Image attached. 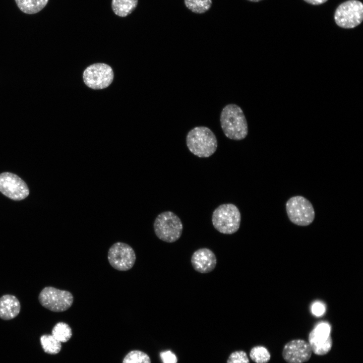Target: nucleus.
Segmentation results:
<instances>
[{
	"mask_svg": "<svg viewBox=\"0 0 363 363\" xmlns=\"http://www.w3.org/2000/svg\"><path fill=\"white\" fill-rule=\"evenodd\" d=\"M334 20L340 27L353 28L363 20V4L358 0H348L340 4L334 13Z\"/></svg>",
	"mask_w": 363,
	"mask_h": 363,
	"instance_id": "6",
	"label": "nucleus"
},
{
	"mask_svg": "<svg viewBox=\"0 0 363 363\" xmlns=\"http://www.w3.org/2000/svg\"><path fill=\"white\" fill-rule=\"evenodd\" d=\"M18 8L27 14H34L41 11L48 0H15Z\"/></svg>",
	"mask_w": 363,
	"mask_h": 363,
	"instance_id": "16",
	"label": "nucleus"
},
{
	"mask_svg": "<svg viewBox=\"0 0 363 363\" xmlns=\"http://www.w3.org/2000/svg\"><path fill=\"white\" fill-rule=\"evenodd\" d=\"M107 259L113 268L126 271L132 268L136 256L134 250L130 245L123 242H116L109 249Z\"/></svg>",
	"mask_w": 363,
	"mask_h": 363,
	"instance_id": "8",
	"label": "nucleus"
},
{
	"mask_svg": "<svg viewBox=\"0 0 363 363\" xmlns=\"http://www.w3.org/2000/svg\"><path fill=\"white\" fill-rule=\"evenodd\" d=\"M250 356L252 360L256 363H267L271 358L268 349L262 346L254 347L250 351Z\"/></svg>",
	"mask_w": 363,
	"mask_h": 363,
	"instance_id": "20",
	"label": "nucleus"
},
{
	"mask_svg": "<svg viewBox=\"0 0 363 363\" xmlns=\"http://www.w3.org/2000/svg\"><path fill=\"white\" fill-rule=\"evenodd\" d=\"M153 228L159 239L172 243L180 237L183 225L177 215L172 211H167L160 213L156 217L153 223Z\"/></svg>",
	"mask_w": 363,
	"mask_h": 363,
	"instance_id": "4",
	"label": "nucleus"
},
{
	"mask_svg": "<svg viewBox=\"0 0 363 363\" xmlns=\"http://www.w3.org/2000/svg\"><path fill=\"white\" fill-rule=\"evenodd\" d=\"M138 3V0H112L111 8L116 15L125 17L133 12Z\"/></svg>",
	"mask_w": 363,
	"mask_h": 363,
	"instance_id": "15",
	"label": "nucleus"
},
{
	"mask_svg": "<svg viewBox=\"0 0 363 363\" xmlns=\"http://www.w3.org/2000/svg\"><path fill=\"white\" fill-rule=\"evenodd\" d=\"M160 357L163 363H177V361L176 355L170 350L161 352Z\"/></svg>",
	"mask_w": 363,
	"mask_h": 363,
	"instance_id": "23",
	"label": "nucleus"
},
{
	"mask_svg": "<svg viewBox=\"0 0 363 363\" xmlns=\"http://www.w3.org/2000/svg\"><path fill=\"white\" fill-rule=\"evenodd\" d=\"M21 310L18 299L14 295L5 294L0 297V318L10 320L16 317Z\"/></svg>",
	"mask_w": 363,
	"mask_h": 363,
	"instance_id": "14",
	"label": "nucleus"
},
{
	"mask_svg": "<svg viewBox=\"0 0 363 363\" xmlns=\"http://www.w3.org/2000/svg\"><path fill=\"white\" fill-rule=\"evenodd\" d=\"M247 1H248L249 2H251L257 3V2L261 1L262 0H247Z\"/></svg>",
	"mask_w": 363,
	"mask_h": 363,
	"instance_id": "26",
	"label": "nucleus"
},
{
	"mask_svg": "<svg viewBox=\"0 0 363 363\" xmlns=\"http://www.w3.org/2000/svg\"><path fill=\"white\" fill-rule=\"evenodd\" d=\"M325 311L324 305L320 302L314 303L312 307V312L316 316L322 315Z\"/></svg>",
	"mask_w": 363,
	"mask_h": 363,
	"instance_id": "24",
	"label": "nucleus"
},
{
	"mask_svg": "<svg viewBox=\"0 0 363 363\" xmlns=\"http://www.w3.org/2000/svg\"><path fill=\"white\" fill-rule=\"evenodd\" d=\"M51 332V335L60 343L67 342L72 336V329L69 325L62 322L56 323Z\"/></svg>",
	"mask_w": 363,
	"mask_h": 363,
	"instance_id": "19",
	"label": "nucleus"
},
{
	"mask_svg": "<svg viewBox=\"0 0 363 363\" xmlns=\"http://www.w3.org/2000/svg\"><path fill=\"white\" fill-rule=\"evenodd\" d=\"M40 343L44 351L50 354H56L61 350V343L52 335L43 334L40 338Z\"/></svg>",
	"mask_w": 363,
	"mask_h": 363,
	"instance_id": "17",
	"label": "nucleus"
},
{
	"mask_svg": "<svg viewBox=\"0 0 363 363\" xmlns=\"http://www.w3.org/2000/svg\"><path fill=\"white\" fill-rule=\"evenodd\" d=\"M187 146L194 155L201 158L209 157L217 148V140L213 131L205 126L191 129L186 137Z\"/></svg>",
	"mask_w": 363,
	"mask_h": 363,
	"instance_id": "2",
	"label": "nucleus"
},
{
	"mask_svg": "<svg viewBox=\"0 0 363 363\" xmlns=\"http://www.w3.org/2000/svg\"><path fill=\"white\" fill-rule=\"evenodd\" d=\"M220 122L224 134L228 139L241 140L248 135L246 118L241 108L235 104H228L222 108Z\"/></svg>",
	"mask_w": 363,
	"mask_h": 363,
	"instance_id": "1",
	"label": "nucleus"
},
{
	"mask_svg": "<svg viewBox=\"0 0 363 363\" xmlns=\"http://www.w3.org/2000/svg\"><path fill=\"white\" fill-rule=\"evenodd\" d=\"M330 333L331 326L327 322H321L314 328L309 335V343L312 352L323 355L331 350L333 343Z\"/></svg>",
	"mask_w": 363,
	"mask_h": 363,
	"instance_id": "11",
	"label": "nucleus"
},
{
	"mask_svg": "<svg viewBox=\"0 0 363 363\" xmlns=\"http://www.w3.org/2000/svg\"><path fill=\"white\" fill-rule=\"evenodd\" d=\"M38 299L44 308L52 312H62L72 306L74 297L72 293L68 290L47 286L40 292Z\"/></svg>",
	"mask_w": 363,
	"mask_h": 363,
	"instance_id": "7",
	"label": "nucleus"
},
{
	"mask_svg": "<svg viewBox=\"0 0 363 363\" xmlns=\"http://www.w3.org/2000/svg\"><path fill=\"white\" fill-rule=\"evenodd\" d=\"M312 353L309 342L302 339H295L284 345L282 356L287 363H304L310 359Z\"/></svg>",
	"mask_w": 363,
	"mask_h": 363,
	"instance_id": "12",
	"label": "nucleus"
},
{
	"mask_svg": "<svg viewBox=\"0 0 363 363\" xmlns=\"http://www.w3.org/2000/svg\"><path fill=\"white\" fill-rule=\"evenodd\" d=\"M0 192L15 201L22 200L29 194L26 183L17 175L8 172L0 173Z\"/></svg>",
	"mask_w": 363,
	"mask_h": 363,
	"instance_id": "10",
	"label": "nucleus"
},
{
	"mask_svg": "<svg viewBox=\"0 0 363 363\" xmlns=\"http://www.w3.org/2000/svg\"><path fill=\"white\" fill-rule=\"evenodd\" d=\"M123 363H151L149 356L140 350H132L124 357Z\"/></svg>",
	"mask_w": 363,
	"mask_h": 363,
	"instance_id": "21",
	"label": "nucleus"
},
{
	"mask_svg": "<svg viewBox=\"0 0 363 363\" xmlns=\"http://www.w3.org/2000/svg\"><path fill=\"white\" fill-rule=\"evenodd\" d=\"M186 8L197 14H203L211 8L212 0H184Z\"/></svg>",
	"mask_w": 363,
	"mask_h": 363,
	"instance_id": "18",
	"label": "nucleus"
},
{
	"mask_svg": "<svg viewBox=\"0 0 363 363\" xmlns=\"http://www.w3.org/2000/svg\"><path fill=\"white\" fill-rule=\"evenodd\" d=\"M306 3L312 5H319L326 3L328 0H304Z\"/></svg>",
	"mask_w": 363,
	"mask_h": 363,
	"instance_id": "25",
	"label": "nucleus"
},
{
	"mask_svg": "<svg viewBox=\"0 0 363 363\" xmlns=\"http://www.w3.org/2000/svg\"><path fill=\"white\" fill-rule=\"evenodd\" d=\"M285 208L289 219L295 225L308 226L315 219V211L312 204L302 196L290 198L286 203Z\"/></svg>",
	"mask_w": 363,
	"mask_h": 363,
	"instance_id": "5",
	"label": "nucleus"
},
{
	"mask_svg": "<svg viewBox=\"0 0 363 363\" xmlns=\"http://www.w3.org/2000/svg\"><path fill=\"white\" fill-rule=\"evenodd\" d=\"M113 73L108 65L98 63L89 66L83 73L85 84L93 89H101L107 87L112 82Z\"/></svg>",
	"mask_w": 363,
	"mask_h": 363,
	"instance_id": "9",
	"label": "nucleus"
},
{
	"mask_svg": "<svg viewBox=\"0 0 363 363\" xmlns=\"http://www.w3.org/2000/svg\"><path fill=\"white\" fill-rule=\"evenodd\" d=\"M227 363H250L247 353L242 350L236 351L230 354Z\"/></svg>",
	"mask_w": 363,
	"mask_h": 363,
	"instance_id": "22",
	"label": "nucleus"
},
{
	"mask_svg": "<svg viewBox=\"0 0 363 363\" xmlns=\"http://www.w3.org/2000/svg\"><path fill=\"white\" fill-rule=\"evenodd\" d=\"M191 262L195 271L201 273H208L215 269L217 258L212 250L203 248L194 252Z\"/></svg>",
	"mask_w": 363,
	"mask_h": 363,
	"instance_id": "13",
	"label": "nucleus"
},
{
	"mask_svg": "<svg viewBox=\"0 0 363 363\" xmlns=\"http://www.w3.org/2000/svg\"><path fill=\"white\" fill-rule=\"evenodd\" d=\"M241 214L238 208L231 203L223 204L213 211L212 222L214 227L219 232L231 234L239 229Z\"/></svg>",
	"mask_w": 363,
	"mask_h": 363,
	"instance_id": "3",
	"label": "nucleus"
}]
</instances>
